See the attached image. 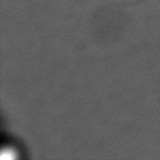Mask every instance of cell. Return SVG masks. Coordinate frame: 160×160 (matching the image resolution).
Listing matches in <instances>:
<instances>
[{
  "mask_svg": "<svg viewBox=\"0 0 160 160\" xmlns=\"http://www.w3.org/2000/svg\"><path fill=\"white\" fill-rule=\"evenodd\" d=\"M0 158L1 159H14V158H16V154L12 151V149H4L1 151Z\"/></svg>",
  "mask_w": 160,
  "mask_h": 160,
  "instance_id": "1",
  "label": "cell"
}]
</instances>
